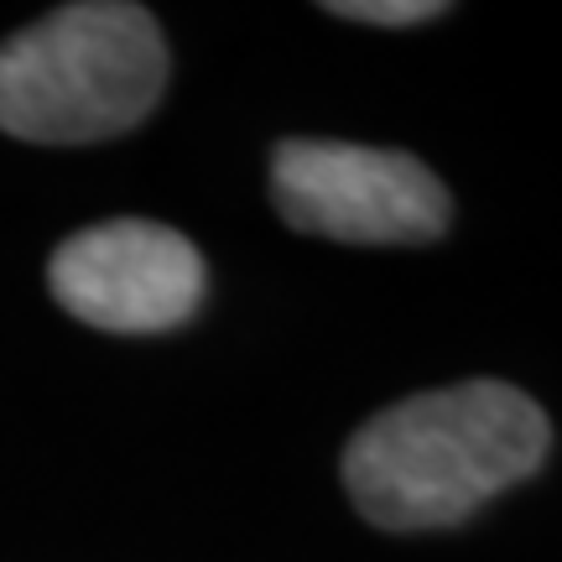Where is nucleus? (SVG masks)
Here are the masks:
<instances>
[{"mask_svg":"<svg viewBox=\"0 0 562 562\" xmlns=\"http://www.w3.org/2000/svg\"><path fill=\"white\" fill-rule=\"evenodd\" d=\"M542 406L501 381L422 391L344 448V490L375 526H453L547 459Z\"/></svg>","mask_w":562,"mask_h":562,"instance_id":"obj_1","label":"nucleus"},{"mask_svg":"<svg viewBox=\"0 0 562 562\" xmlns=\"http://www.w3.org/2000/svg\"><path fill=\"white\" fill-rule=\"evenodd\" d=\"M161 83L167 42L151 11L63 5L0 47V131L47 146L121 136L151 115Z\"/></svg>","mask_w":562,"mask_h":562,"instance_id":"obj_2","label":"nucleus"},{"mask_svg":"<svg viewBox=\"0 0 562 562\" xmlns=\"http://www.w3.org/2000/svg\"><path fill=\"white\" fill-rule=\"evenodd\" d=\"M271 193L286 224L349 245H422L448 224L442 182L406 151L349 140H281Z\"/></svg>","mask_w":562,"mask_h":562,"instance_id":"obj_3","label":"nucleus"},{"mask_svg":"<svg viewBox=\"0 0 562 562\" xmlns=\"http://www.w3.org/2000/svg\"><path fill=\"white\" fill-rule=\"evenodd\" d=\"M47 286L89 328L157 334L199 307L203 261L167 224L110 220L89 224L58 245L47 266Z\"/></svg>","mask_w":562,"mask_h":562,"instance_id":"obj_4","label":"nucleus"},{"mask_svg":"<svg viewBox=\"0 0 562 562\" xmlns=\"http://www.w3.org/2000/svg\"><path fill=\"white\" fill-rule=\"evenodd\" d=\"M328 11L349 21H370V26H417V21L448 16L442 0H339Z\"/></svg>","mask_w":562,"mask_h":562,"instance_id":"obj_5","label":"nucleus"}]
</instances>
